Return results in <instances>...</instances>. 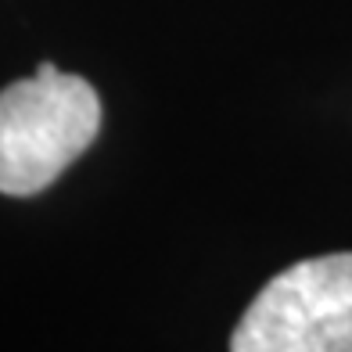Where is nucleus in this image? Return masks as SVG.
Listing matches in <instances>:
<instances>
[{"label":"nucleus","mask_w":352,"mask_h":352,"mask_svg":"<svg viewBox=\"0 0 352 352\" xmlns=\"http://www.w3.org/2000/svg\"><path fill=\"white\" fill-rule=\"evenodd\" d=\"M101 130V98L83 76L40 61L36 76L0 90V195L51 187Z\"/></svg>","instance_id":"1"},{"label":"nucleus","mask_w":352,"mask_h":352,"mask_svg":"<svg viewBox=\"0 0 352 352\" xmlns=\"http://www.w3.org/2000/svg\"><path fill=\"white\" fill-rule=\"evenodd\" d=\"M230 352H352V252L277 274L237 320Z\"/></svg>","instance_id":"2"}]
</instances>
